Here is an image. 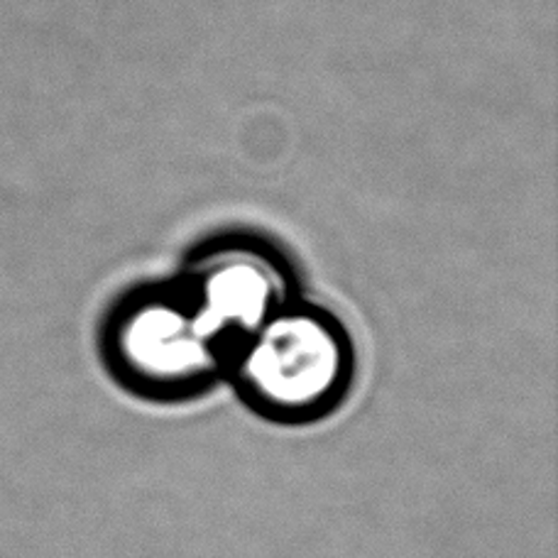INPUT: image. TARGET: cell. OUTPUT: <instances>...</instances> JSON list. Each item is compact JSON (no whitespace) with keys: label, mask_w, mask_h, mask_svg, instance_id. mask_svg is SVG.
Instances as JSON below:
<instances>
[{"label":"cell","mask_w":558,"mask_h":558,"mask_svg":"<svg viewBox=\"0 0 558 558\" xmlns=\"http://www.w3.org/2000/svg\"><path fill=\"white\" fill-rule=\"evenodd\" d=\"M182 289L206 331L223 348L226 361L255 328L289 304L284 275L253 251L211 253Z\"/></svg>","instance_id":"obj_3"},{"label":"cell","mask_w":558,"mask_h":558,"mask_svg":"<svg viewBox=\"0 0 558 558\" xmlns=\"http://www.w3.org/2000/svg\"><path fill=\"white\" fill-rule=\"evenodd\" d=\"M353 375L355 351L343 326L318 308L292 304L255 328L226 367L251 410L287 424L336 410Z\"/></svg>","instance_id":"obj_1"},{"label":"cell","mask_w":558,"mask_h":558,"mask_svg":"<svg viewBox=\"0 0 558 558\" xmlns=\"http://www.w3.org/2000/svg\"><path fill=\"white\" fill-rule=\"evenodd\" d=\"M106 363L128 390L182 400L226 377V353L184 289L125 302L106 328Z\"/></svg>","instance_id":"obj_2"}]
</instances>
